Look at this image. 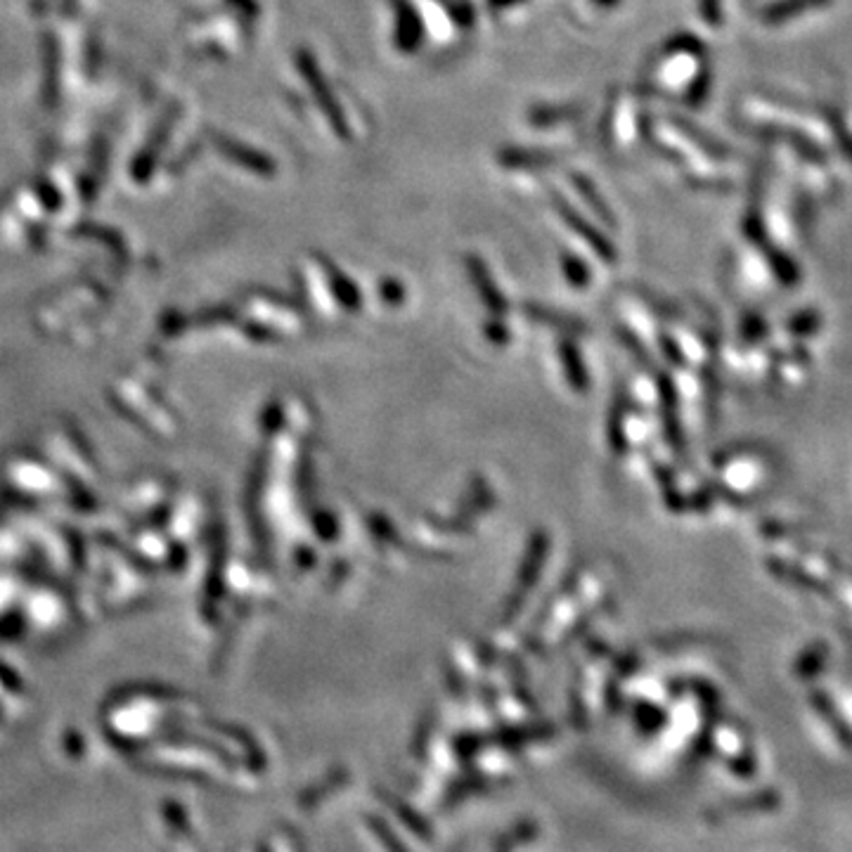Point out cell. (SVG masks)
<instances>
[{"label": "cell", "instance_id": "6da1fadb", "mask_svg": "<svg viewBox=\"0 0 852 852\" xmlns=\"http://www.w3.org/2000/svg\"><path fill=\"white\" fill-rule=\"evenodd\" d=\"M306 76H308V83H310V89L312 91H316V97L320 100V104H322V107H325V112H327V119H329V124H332V129L339 133V135H349V129H346V121H343V114L339 112V107H337V102L332 100V97H329V95H332V93H329V89H327V85H325V81H320V76L316 74V69H312V64L306 60Z\"/></svg>", "mask_w": 852, "mask_h": 852}, {"label": "cell", "instance_id": "7a4b0ae2", "mask_svg": "<svg viewBox=\"0 0 852 852\" xmlns=\"http://www.w3.org/2000/svg\"><path fill=\"white\" fill-rule=\"evenodd\" d=\"M420 17L412 12V8L401 6V12H398V31H396V43L403 50H412L414 45H420Z\"/></svg>", "mask_w": 852, "mask_h": 852}, {"label": "cell", "instance_id": "3957f363", "mask_svg": "<svg viewBox=\"0 0 852 852\" xmlns=\"http://www.w3.org/2000/svg\"><path fill=\"white\" fill-rule=\"evenodd\" d=\"M556 208H560V214L566 218V220H571L573 225H576V230L583 235V237H589V239H593L595 242V245H597V249L602 252V254H608V247H604V242H602V237L597 235V233H593V230H589V225H585V220L583 218H578L576 214H573L571 212V206L566 204V202H562V199H556Z\"/></svg>", "mask_w": 852, "mask_h": 852}, {"label": "cell", "instance_id": "277c9868", "mask_svg": "<svg viewBox=\"0 0 852 852\" xmlns=\"http://www.w3.org/2000/svg\"><path fill=\"white\" fill-rule=\"evenodd\" d=\"M576 187H578V193L583 195V199H585L589 206H593L595 212H597L602 218H612V216H608V206L604 208V202H602V199H599V195L595 193L593 183L585 181V178H576Z\"/></svg>", "mask_w": 852, "mask_h": 852}, {"label": "cell", "instance_id": "5b68a950", "mask_svg": "<svg viewBox=\"0 0 852 852\" xmlns=\"http://www.w3.org/2000/svg\"><path fill=\"white\" fill-rule=\"evenodd\" d=\"M516 3H521V0H489V8L497 12L502 8H510V6H516Z\"/></svg>", "mask_w": 852, "mask_h": 852}, {"label": "cell", "instance_id": "8992f818", "mask_svg": "<svg viewBox=\"0 0 852 852\" xmlns=\"http://www.w3.org/2000/svg\"><path fill=\"white\" fill-rule=\"evenodd\" d=\"M595 3H599V6H616L618 0H595Z\"/></svg>", "mask_w": 852, "mask_h": 852}]
</instances>
